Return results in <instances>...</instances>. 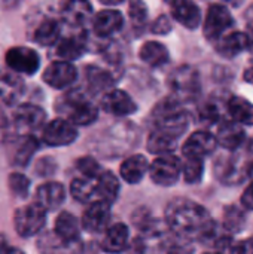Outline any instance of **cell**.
<instances>
[{
    "instance_id": "cell-7",
    "label": "cell",
    "mask_w": 253,
    "mask_h": 254,
    "mask_svg": "<svg viewBox=\"0 0 253 254\" xmlns=\"http://www.w3.org/2000/svg\"><path fill=\"white\" fill-rule=\"evenodd\" d=\"M6 65L15 73L34 74L40 67L39 54L27 46H15L6 52Z\"/></svg>"
},
{
    "instance_id": "cell-27",
    "label": "cell",
    "mask_w": 253,
    "mask_h": 254,
    "mask_svg": "<svg viewBox=\"0 0 253 254\" xmlns=\"http://www.w3.org/2000/svg\"><path fill=\"white\" fill-rule=\"evenodd\" d=\"M60 34H61V27L58 21L52 18H46L34 30L33 39L42 46H52L60 40Z\"/></svg>"
},
{
    "instance_id": "cell-42",
    "label": "cell",
    "mask_w": 253,
    "mask_h": 254,
    "mask_svg": "<svg viewBox=\"0 0 253 254\" xmlns=\"http://www.w3.org/2000/svg\"><path fill=\"white\" fill-rule=\"evenodd\" d=\"M171 28H173V25H171V21L167 15L158 16L151 27L152 33H155V34H167L171 31Z\"/></svg>"
},
{
    "instance_id": "cell-18",
    "label": "cell",
    "mask_w": 253,
    "mask_h": 254,
    "mask_svg": "<svg viewBox=\"0 0 253 254\" xmlns=\"http://www.w3.org/2000/svg\"><path fill=\"white\" fill-rule=\"evenodd\" d=\"M170 7H171V16L183 27L194 30L201 24V10L195 3L186 0H177L173 1Z\"/></svg>"
},
{
    "instance_id": "cell-29",
    "label": "cell",
    "mask_w": 253,
    "mask_h": 254,
    "mask_svg": "<svg viewBox=\"0 0 253 254\" xmlns=\"http://www.w3.org/2000/svg\"><path fill=\"white\" fill-rule=\"evenodd\" d=\"M84 52H85V43L78 36L66 37L57 46V55L63 61H67V63H70L72 60H76V58L82 57Z\"/></svg>"
},
{
    "instance_id": "cell-48",
    "label": "cell",
    "mask_w": 253,
    "mask_h": 254,
    "mask_svg": "<svg viewBox=\"0 0 253 254\" xmlns=\"http://www.w3.org/2000/svg\"><path fill=\"white\" fill-rule=\"evenodd\" d=\"M246 16H248V19H249V21H253V6L249 9V10H248Z\"/></svg>"
},
{
    "instance_id": "cell-2",
    "label": "cell",
    "mask_w": 253,
    "mask_h": 254,
    "mask_svg": "<svg viewBox=\"0 0 253 254\" xmlns=\"http://www.w3.org/2000/svg\"><path fill=\"white\" fill-rule=\"evenodd\" d=\"M154 124L157 129L166 131L179 138L189 125V115L180 107L176 97H167L161 100L152 112Z\"/></svg>"
},
{
    "instance_id": "cell-37",
    "label": "cell",
    "mask_w": 253,
    "mask_h": 254,
    "mask_svg": "<svg viewBox=\"0 0 253 254\" xmlns=\"http://www.w3.org/2000/svg\"><path fill=\"white\" fill-rule=\"evenodd\" d=\"M76 167L78 170L81 171V174L85 177V179H89V180H97L100 176H101V168L100 165L97 164L95 159H92L91 156H85V158H81L78 162H76Z\"/></svg>"
},
{
    "instance_id": "cell-49",
    "label": "cell",
    "mask_w": 253,
    "mask_h": 254,
    "mask_svg": "<svg viewBox=\"0 0 253 254\" xmlns=\"http://www.w3.org/2000/svg\"><path fill=\"white\" fill-rule=\"evenodd\" d=\"M204 254H219V253H204Z\"/></svg>"
},
{
    "instance_id": "cell-10",
    "label": "cell",
    "mask_w": 253,
    "mask_h": 254,
    "mask_svg": "<svg viewBox=\"0 0 253 254\" xmlns=\"http://www.w3.org/2000/svg\"><path fill=\"white\" fill-rule=\"evenodd\" d=\"M76 77H78L76 67L67 61L51 63L42 74L43 82L55 89H64L70 86L76 80Z\"/></svg>"
},
{
    "instance_id": "cell-31",
    "label": "cell",
    "mask_w": 253,
    "mask_h": 254,
    "mask_svg": "<svg viewBox=\"0 0 253 254\" xmlns=\"http://www.w3.org/2000/svg\"><path fill=\"white\" fill-rule=\"evenodd\" d=\"M70 193L72 196L79 202H88L97 195V186L95 180H89L85 177L75 179L70 185Z\"/></svg>"
},
{
    "instance_id": "cell-43",
    "label": "cell",
    "mask_w": 253,
    "mask_h": 254,
    "mask_svg": "<svg viewBox=\"0 0 253 254\" xmlns=\"http://www.w3.org/2000/svg\"><path fill=\"white\" fill-rule=\"evenodd\" d=\"M242 205L248 210H253V182L246 188V190L242 195Z\"/></svg>"
},
{
    "instance_id": "cell-9",
    "label": "cell",
    "mask_w": 253,
    "mask_h": 254,
    "mask_svg": "<svg viewBox=\"0 0 253 254\" xmlns=\"http://www.w3.org/2000/svg\"><path fill=\"white\" fill-rule=\"evenodd\" d=\"M76 138H78V131L75 125H72L66 119H54L42 131L43 143L52 147L69 146Z\"/></svg>"
},
{
    "instance_id": "cell-21",
    "label": "cell",
    "mask_w": 253,
    "mask_h": 254,
    "mask_svg": "<svg viewBox=\"0 0 253 254\" xmlns=\"http://www.w3.org/2000/svg\"><path fill=\"white\" fill-rule=\"evenodd\" d=\"M246 49H249V40L246 33L231 31L216 42V51L227 58H234Z\"/></svg>"
},
{
    "instance_id": "cell-33",
    "label": "cell",
    "mask_w": 253,
    "mask_h": 254,
    "mask_svg": "<svg viewBox=\"0 0 253 254\" xmlns=\"http://www.w3.org/2000/svg\"><path fill=\"white\" fill-rule=\"evenodd\" d=\"M246 223V216L237 205H230L224 213V228L233 234L240 232Z\"/></svg>"
},
{
    "instance_id": "cell-23",
    "label": "cell",
    "mask_w": 253,
    "mask_h": 254,
    "mask_svg": "<svg viewBox=\"0 0 253 254\" xmlns=\"http://www.w3.org/2000/svg\"><path fill=\"white\" fill-rule=\"evenodd\" d=\"M55 235L66 244H75L81 235L79 220L69 211H63L55 219Z\"/></svg>"
},
{
    "instance_id": "cell-17",
    "label": "cell",
    "mask_w": 253,
    "mask_h": 254,
    "mask_svg": "<svg viewBox=\"0 0 253 254\" xmlns=\"http://www.w3.org/2000/svg\"><path fill=\"white\" fill-rule=\"evenodd\" d=\"M246 140V132L234 121H222L218 127L216 141L228 150H237Z\"/></svg>"
},
{
    "instance_id": "cell-16",
    "label": "cell",
    "mask_w": 253,
    "mask_h": 254,
    "mask_svg": "<svg viewBox=\"0 0 253 254\" xmlns=\"http://www.w3.org/2000/svg\"><path fill=\"white\" fill-rule=\"evenodd\" d=\"M124 24V16L116 9H103L92 19V30L100 37L112 36L119 31Z\"/></svg>"
},
{
    "instance_id": "cell-28",
    "label": "cell",
    "mask_w": 253,
    "mask_h": 254,
    "mask_svg": "<svg viewBox=\"0 0 253 254\" xmlns=\"http://www.w3.org/2000/svg\"><path fill=\"white\" fill-rule=\"evenodd\" d=\"M97 186V195L100 196V201H104L107 204H112L116 201L119 195V182L110 171H103L101 176L95 180Z\"/></svg>"
},
{
    "instance_id": "cell-39",
    "label": "cell",
    "mask_w": 253,
    "mask_h": 254,
    "mask_svg": "<svg viewBox=\"0 0 253 254\" xmlns=\"http://www.w3.org/2000/svg\"><path fill=\"white\" fill-rule=\"evenodd\" d=\"M216 247L219 254H240V243L231 237H222L216 243Z\"/></svg>"
},
{
    "instance_id": "cell-13",
    "label": "cell",
    "mask_w": 253,
    "mask_h": 254,
    "mask_svg": "<svg viewBox=\"0 0 253 254\" xmlns=\"http://www.w3.org/2000/svg\"><path fill=\"white\" fill-rule=\"evenodd\" d=\"M110 220V204L104 201H95L89 204L82 216V228L86 232L97 234L107 228Z\"/></svg>"
},
{
    "instance_id": "cell-44",
    "label": "cell",
    "mask_w": 253,
    "mask_h": 254,
    "mask_svg": "<svg viewBox=\"0 0 253 254\" xmlns=\"http://www.w3.org/2000/svg\"><path fill=\"white\" fill-rule=\"evenodd\" d=\"M167 254H194V250L189 244H176L169 249Z\"/></svg>"
},
{
    "instance_id": "cell-15",
    "label": "cell",
    "mask_w": 253,
    "mask_h": 254,
    "mask_svg": "<svg viewBox=\"0 0 253 254\" xmlns=\"http://www.w3.org/2000/svg\"><path fill=\"white\" fill-rule=\"evenodd\" d=\"M25 85L18 73L0 67V98L4 104L13 106L24 94Z\"/></svg>"
},
{
    "instance_id": "cell-40",
    "label": "cell",
    "mask_w": 253,
    "mask_h": 254,
    "mask_svg": "<svg viewBox=\"0 0 253 254\" xmlns=\"http://www.w3.org/2000/svg\"><path fill=\"white\" fill-rule=\"evenodd\" d=\"M148 16V7L143 1H133L130 4V18L134 24H142Z\"/></svg>"
},
{
    "instance_id": "cell-22",
    "label": "cell",
    "mask_w": 253,
    "mask_h": 254,
    "mask_svg": "<svg viewBox=\"0 0 253 254\" xmlns=\"http://www.w3.org/2000/svg\"><path fill=\"white\" fill-rule=\"evenodd\" d=\"M149 167L151 165H149L146 156H143V155H131L121 164L119 173H121V177L127 183L136 185V183L142 182L145 174L149 171Z\"/></svg>"
},
{
    "instance_id": "cell-35",
    "label": "cell",
    "mask_w": 253,
    "mask_h": 254,
    "mask_svg": "<svg viewBox=\"0 0 253 254\" xmlns=\"http://www.w3.org/2000/svg\"><path fill=\"white\" fill-rule=\"evenodd\" d=\"M182 173L186 183H200L204 173V162L203 159H194V158H185V162L182 165Z\"/></svg>"
},
{
    "instance_id": "cell-46",
    "label": "cell",
    "mask_w": 253,
    "mask_h": 254,
    "mask_svg": "<svg viewBox=\"0 0 253 254\" xmlns=\"http://www.w3.org/2000/svg\"><path fill=\"white\" fill-rule=\"evenodd\" d=\"M0 254H24L16 247H7L3 241H0Z\"/></svg>"
},
{
    "instance_id": "cell-3",
    "label": "cell",
    "mask_w": 253,
    "mask_h": 254,
    "mask_svg": "<svg viewBox=\"0 0 253 254\" xmlns=\"http://www.w3.org/2000/svg\"><path fill=\"white\" fill-rule=\"evenodd\" d=\"M57 112L72 125H91L98 116V109L81 92H69L57 101Z\"/></svg>"
},
{
    "instance_id": "cell-47",
    "label": "cell",
    "mask_w": 253,
    "mask_h": 254,
    "mask_svg": "<svg viewBox=\"0 0 253 254\" xmlns=\"http://www.w3.org/2000/svg\"><path fill=\"white\" fill-rule=\"evenodd\" d=\"M246 36H248V40H249V49L253 52V21H249V24H248Z\"/></svg>"
},
{
    "instance_id": "cell-32",
    "label": "cell",
    "mask_w": 253,
    "mask_h": 254,
    "mask_svg": "<svg viewBox=\"0 0 253 254\" xmlns=\"http://www.w3.org/2000/svg\"><path fill=\"white\" fill-rule=\"evenodd\" d=\"M64 19L72 25H79L91 15V4L86 1H72L64 6Z\"/></svg>"
},
{
    "instance_id": "cell-8",
    "label": "cell",
    "mask_w": 253,
    "mask_h": 254,
    "mask_svg": "<svg viewBox=\"0 0 253 254\" xmlns=\"http://www.w3.org/2000/svg\"><path fill=\"white\" fill-rule=\"evenodd\" d=\"M46 119V113L42 107L36 106V104H21L19 107H16V110L13 112V125L15 129L21 134H25V137L42 128V125L45 124Z\"/></svg>"
},
{
    "instance_id": "cell-6",
    "label": "cell",
    "mask_w": 253,
    "mask_h": 254,
    "mask_svg": "<svg viewBox=\"0 0 253 254\" xmlns=\"http://www.w3.org/2000/svg\"><path fill=\"white\" fill-rule=\"evenodd\" d=\"M182 173V164L180 159L174 155H166V156H157V159L149 167L151 179L158 186H173L177 183Z\"/></svg>"
},
{
    "instance_id": "cell-30",
    "label": "cell",
    "mask_w": 253,
    "mask_h": 254,
    "mask_svg": "<svg viewBox=\"0 0 253 254\" xmlns=\"http://www.w3.org/2000/svg\"><path fill=\"white\" fill-rule=\"evenodd\" d=\"M86 79H88V85L91 88L92 92H103L107 91L112 85H113V77L109 71L98 68L95 65H89L86 68ZM109 92V91H107Z\"/></svg>"
},
{
    "instance_id": "cell-1",
    "label": "cell",
    "mask_w": 253,
    "mask_h": 254,
    "mask_svg": "<svg viewBox=\"0 0 253 254\" xmlns=\"http://www.w3.org/2000/svg\"><path fill=\"white\" fill-rule=\"evenodd\" d=\"M166 220L170 231L185 241H206L216 234V226L209 211L189 199L170 202L166 210Z\"/></svg>"
},
{
    "instance_id": "cell-20",
    "label": "cell",
    "mask_w": 253,
    "mask_h": 254,
    "mask_svg": "<svg viewBox=\"0 0 253 254\" xmlns=\"http://www.w3.org/2000/svg\"><path fill=\"white\" fill-rule=\"evenodd\" d=\"M130 240L128 226L124 223H115L106 229L104 238L101 241V247L107 253H121L127 249Z\"/></svg>"
},
{
    "instance_id": "cell-36",
    "label": "cell",
    "mask_w": 253,
    "mask_h": 254,
    "mask_svg": "<svg viewBox=\"0 0 253 254\" xmlns=\"http://www.w3.org/2000/svg\"><path fill=\"white\" fill-rule=\"evenodd\" d=\"M9 183V189L12 190V193L18 198H25L28 195V189H30V180L21 174V173H12L7 179Z\"/></svg>"
},
{
    "instance_id": "cell-38",
    "label": "cell",
    "mask_w": 253,
    "mask_h": 254,
    "mask_svg": "<svg viewBox=\"0 0 253 254\" xmlns=\"http://www.w3.org/2000/svg\"><path fill=\"white\" fill-rule=\"evenodd\" d=\"M131 220L142 231H149V229H152V225H154L152 216L148 208H139L137 211H134Z\"/></svg>"
},
{
    "instance_id": "cell-26",
    "label": "cell",
    "mask_w": 253,
    "mask_h": 254,
    "mask_svg": "<svg viewBox=\"0 0 253 254\" xmlns=\"http://www.w3.org/2000/svg\"><path fill=\"white\" fill-rule=\"evenodd\" d=\"M228 113L240 125H253V104L243 97L234 95L228 100Z\"/></svg>"
},
{
    "instance_id": "cell-19",
    "label": "cell",
    "mask_w": 253,
    "mask_h": 254,
    "mask_svg": "<svg viewBox=\"0 0 253 254\" xmlns=\"http://www.w3.org/2000/svg\"><path fill=\"white\" fill-rule=\"evenodd\" d=\"M66 199L64 186L58 182H48L37 188L36 192V202L42 205L45 210H55L58 208Z\"/></svg>"
},
{
    "instance_id": "cell-25",
    "label": "cell",
    "mask_w": 253,
    "mask_h": 254,
    "mask_svg": "<svg viewBox=\"0 0 253 254\" xmlns=\"http://www.w3.org/2000/svg\"><path fill=\"white\" fill-rule=\"evenodd\" d=\"M177 147V138L166 131L155 129L148 138V150L158 156L171 155Z\"/></svg>"
},
{
    "instance_id": "cell-34",
    "label": "cell",
    "mask_w": 253,
    "mask_h": 254,
    "mask_svg": "<svg viewBox=\"0 0 253 254\" xmlns=\"http://www.w3.org/2000/svg\"><path fill=\"white\" fill-rule=\"evenodd\" d=\"M39 149V141L33 137V135H27L24 140H22V143H21V146L18 147V150H16V153H15V164L18 165V167H25L28 162H30V159H31V156L34 155V152Z\"/></svg>"
},
{
    "instance_id": "cell-12",
    "label": "cell",
    "mask_w": 253,
    "mask_h": 254,
    "mask_svg": "<svg viewBox=\"0 0 253 254\" xmlns=\"http://www.w3.org/2000/svg\"><path fill=\"white\" fill-rule=\"evenodd\" d=\"M216 137L207 131H197L188 137V140L182 146V152L185 158L204 159L216 150Z\"/></svg>"
},
{
    "instance_id": "cell-4",
    "label": "cell",
    "mask_w": 253,
    "mask_h": 254,
    "mask_svg": "<svg viewBox=\"0 0 253 254\" xmlns=\"http://www.w3.org/2000/svg\"><path fill=\"white\" fill-rule=\"evenodd\" d=\"M46 222V210L37 202L19 207L13 216L15 231L19 237L28 238L39 234Z\"/></svg>"
},
{
    "instance_id": "cell-5",
    "label": "cell",
    "mask_w": 253,
    "mask_h": 254,
    "mask_svg": "<svg viewBox=\"0 0 253 254\" xmlns=\"http://www.w3.org/2000/svg\"><path fill=\"white\" fill-rule=\"evenodd\" d=\"M234 24L233 15L228 10L225 4H210L206 13L204 25H203V33L207 40H215L218 42L222 36H225L227 30L231 28Z\"/></svg>"
},
{
    "instance_id": "cell-45",
    "label": "cell",
    "mask_w": 253,
    "mask_h": 254,
    "mask_svg": "<svg viewBox=\"0 0 253 254\" xmlns=\"http://www.w3.org/2000/svg\"><path fill=\"white\" fill-rule=\"evenodd\" d=\"M240 254H253V237L240 243Z\"/></svg>"
},
{
    "instance_id": "cell-11",
    "label": "cell",
    "mask_w": 253,
    "mask_h": 254,
    "mask_svg": "<svg viewBox=\"0 0 253 254\" xmlns=\"http://www.w3.org/2000/svg\"><path fill=\"white\" fill-rule=\"evenodd\" d=\"M170 88L177 97L191 98L200 91V79L198 73L191 67H180L176 68L171 76L169 77ZM176 97V98H177Z\"/></svg>"
},
{
    "instance_id": "cell-41",
    "label": "cell",
    "mask_w": 253,
    "mask_h": 254,
    "mask_svg": "<svg viewBox=\"0 0 253 254\" xmlns=\"http://www.w3.org/2000/svg\"><path fill=\"white\" fill-rule=\"evenodd\" d=\"M200 119L201 122H206V124H215L219 121V110H218V106L215 104H207L204 106L201 110H200Z\"/></svg>"
},
{
    "instance_id": "cell-14",
    "label": "cell",
    "mask_w": 253,
    "mask_h": 254,
    "mask_svg": "<svg viewBox=\"0 0 253 254\" xmlns=\"http://www.w3.org/2000/svg\"><path fill=\"white\" fill-rule=\"evenodd\" d=\"M101 107L104 112L119 118L133 115L137 110V106L133 98L121 89H112L106 92L101 98Z\"/></svg>"
},
{
    "instance_id": "cell-24",
    "label": "cell",
    "mask_w": 253,
    "mask_h": 254,
    "mask_svg": "<svg viewBox=\"0 0 253 254\" xmlns=\"http://www.w3.org/2000/svg\"><path fill=\"white\" fill-rule=\"evenodd\" d=\"M139 55H140V60L151 67H163L170 61V54L167 48L163 43L155 42V40L143 43Z\"/></svg>"
}]
</instances>
